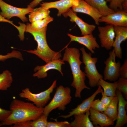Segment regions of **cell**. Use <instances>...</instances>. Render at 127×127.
<instances>
[{
  "label": "cell",
  "instance_id": "cell-19",
  "mask_svg": "<svg viewBox=\"0 0 127 127\" xmlns=\"http://www.w3.org/2000/svg\"><path fill=\"white\" fill-rule=\"evenodd\" d=\"M89 117L94 126H99L101 127H106L113 125L114 122L103 113L96 110L90 107L89 109Z\"/></svg>",
  "mask_w": 127,
  "mask_h": 127
},
{
  "label": "cell",
  "instance_id": "cell-10",
  "mask_svg": "<svg viewBox=\"0 0 127 127\" xmlns=\"http://www.w3.org/2000/svg\"><path fill=\"white\" fill-rule=\"evenodd\" d=\"M64 64V61L60 59L46 63L44 65L37 66L34 69V71L36 72L33 76L39 79L45 78L47 76V71L51 69L58 71L63 76L62 66Z\"/></svg>",
  "mask_w": 127,
  "mask_h": 127
},
{
  "label": "cell",
  "instance_id": "cell-15",
  "mask_svg": "<svg viewBox=\"0 0 127 127\" xmlns=\"http://www.w3.org/2000/svg\"><path fill=\"white\" fill-rule=\"evenodd\" d=\"M63 15L65 17H69L71 22H75L77 24L83 36L92 33L95 28L96 26L95 25L89 24L83 21L77 16L76 13L73 12L72 9H70Z\"/></svg>",
  "mask_w": 127,
  "mask_h": 127
},
{
  "label": "cell",
  "instance_id": "cell-27",
  "mask_svg": "<svg viewBox=\"0 0 127 127\" xmlns=\"http://www.w3.org/2000/svg\"><path fill=\"white\" fill-rule=\"evenodd\" d=\"M48 117L43 113L36 120L31 121V127H47Z\"/></svg>",
  "mask_w": 127,
  "mask_h": 127
},
{
  "label": "cell",
  "instance_id": "cell-34",
  "mask_svg": "<svg viewBox=\"0 0 127 127\" xmlns=\"http://www.w3.org/2000/svg\"><path fill=\"white\" fill-rule=\"evenodd\" d=\"M102 93V97L101 101L106 107L110 104L114 97L107 96L103 92Z\"/></svg>",
  "mask_w": 127,
  "mask_h": 127
},
{
  "label": "cell",
  "instance_id": "cell-29",
  "mask_svg": "<svg viewBox=\"0 0 127 127\" xmlns=\"http://www.w3.org/2000/svg\"><path fill=\"white\" fill-rule=\"evenodd\" d=\"M116 81L117 84V89L122 93L127 99V79L120 77Z\"/></svg>",
  "mask_w": 127,
  "mask_h": 127
},
{
  "label": "cell",
  "instance_id": "cell-1",
  "mask_svg": "<svg viewBox=\"0 0 127 127\" xmlns=\"http://www.w3.org/2000/svg\"><path fill=\"white\" fill-rule=\"evenodd\" d=\"M11 113L4 120L0 123V127L11 126L19 122L35 120L43 113L44 108L38 107L33 103L13 99L10 106Z\"/></svg>",
  "mask_w": 127,
  "mask_h": 127
},
{
  "label": "cell",
  "instance_id": "cell-38",
  "mask_svg": "<svg viewBox=\"0 0 127 127\" xmlns=\"http://www.w3.org/2000/svg\"><path fill=\"white\" fill-rule=\"evenodd\" d=\"M44 0H33L28 5L30 7L34 8L40 3V2Z\"/></svg>",
  "mask_w": 127,
  "mask_h": 127
},
{
  "label": "cell",
  "instance_id": "cell-6",
  "mask_svg": "<svg viewBox=\"0 0 127 127\" xmlns=\"http://www.w3.org/2000/svg\"><path fill=\"white\" fill-rule=\"evenodd\" d=\"M57 81L55 80L47 89L37 94L31 91L30 89L26 88L22 90L19 94V97L31 101L37 107L44 108L51 99L50 95L56 86Z\"/></svg>",
  "mask_w": 127,
  "mask_h": 127
},
{
  "label": "cell",
  "instance_id": "cell-9",
  "mask_svg": "<svg viewBox=\"0 0 127 127\" xmlns=\"http://www.w3.org/2000/svg\"><path fill=\"white\" fill-rule=\"evenodd\" d=\"M98 35L101 46L107 50L112 47L115 36L114 26L107 24L104 26H99Z\"/></svg>",
  "mask_w": 127,
  "mask_h": 127
},
{
  "label": "cell",
  "instance_id": "cell-18",
  "mask_svg": "<svg viewBox=\"0 0 127 127\" xmlns=\"http://www.w3.org/2000/svg\"><path fill=\"white\" fill-rule=\"evenodd\" d=\"M116 93L118 99V112L115 127H122L127 123V115L125 110L127 101L125 99L122 93L119 90L117 89Z\"/></svg>",
  "mask_w": 127,
  "mask_h": 127
},
{
  "label": "cell",
  "instance_id": "cell-25",
  "mask_svg": "<svg viewBox=\"0 0 127 127\" xmlns=\"http://www.w3.org/2000/svg\"><path fill=\"white\" fill-rule=\"evenodd\" d=\"M13 81L11 72L6 70L0 74V90H7L10 87Z\"/></svg>",
  "mask_w": 127,
  "mask_h": 127
},
{
  "label": "cell",
  "instance_id": "cell-7",
  "mask_svg": "<svg viewBox=\"0 0 127 127\" xmlns=\"http://www.w3.org/2000/svg\"><path fill=\"white\" fill-rule=\"evenodd\" d=\"M0 8L1 10L0 14L5 19L9 20L12 17H17L23 22L28 21L26 15L32 12L34 9L28 5L26 8L16 7L6 3L2 0H0Z\"/></svg>",
  "mask_w": 127,
  "mask_h": 127
},
{
  "label": "cell",
  "instance_id": "cell-13",
  "mask_svg": "<svg viewBox=\"0 0 127 127\" xmlns=\"http://www.w3.org/2000/svg\"><path fill=\"white\" fill-rule=\"evenodd\" d=\"M97 90L90 96L84 100L80 104L75 108L71 110L69 114L66 115H62L60 117L66 119L74 115L84 113L89 111L91 104L96 95L103 91L100 85H99Z\"/></svg>",
  "mask_w": 127,
  "mask_h": 127
},
{
  "label": "cell",
  "instance_id": "cell-40",
  "mask_svg": "<svg viewBox=\"0 0 127 127\" xmlns=\"http://www.w3.org/2000/svg\"><path fill=\"white\" fill-rule=\"evenodd\" d=\"M107 2H110L112 0H105Z\"/></svg>",
  "mask_w": 127,
  "mask_h": 127
},
{
  "label": "cell",
  "instance_id": "cell-11",
  "mask_svg": "<svg viewBox=\"0 0 127 127\" xmlns=\"http://www.w3.org/2000/svg\"><path fill=\"white\" fill-rule=\"evenodd\" d=\"M79 0H59L54 2H42L40 7L46 9L55 8L58 10L57 16H60L67 12L71 7L76 5Z\"/></svg>",
  "mask_w": 127,
  "mask_h": 127
},
{
  "label": "cell",
  "instance_id": "cell-2",
  "mask_svg": "<svg viewBox=\"0 0 127 127\" xmlns=\"http://www.w3.org/2000/svg\"><path fill=\"white\" fill-rule=\"evenodd\" d=\"M80 53L79 49L75 48H67L62 59L67 62L70 66L73 77L71 86L75 89V96L81 98V93L84 89H90L86 85L85 75L80 68L83 63L80 60Z\"/></svg>",
  "mask_w": 127,
  "mask_h": 127
},
{
  "label": "cell",
  "instance_id": "cell-14",
  "mask_svg": "<svg viewBox=\"0 0 127 127\" xmlns=\"http://www.w3.org/2000/svg\"><path fill=\"white\" fill-rule=\"evenodd\" d=\"M72 8V10L75 12L81 13L89 15L93 19L96 25H99V20L102 16L101 14L98 10L84 0H79L78 4Z\"/></svg>",
  "mask_w": 127,
  "mask_h": 127
},
{
  "label": "cell",
  "instance_id": "cell-36",
  "mask_svg": "<svg viewBox=\"0 0 127 127\" xmlns=\"http://www.w3.org/2000/svg\"><path fill=\"white\" fill-rule=\"evenodd\" d=\"M31 121L22 122L13 124V127H31Z\"/></svg>",
  "mask_w": 127,
  "mask_h": 127
},
{
  "label": "cell",
  "instance_id": "cell-3",
  "mask_svg": "<svg viewBox=\"0 0 127 127\" xmlns=\"http://www.w3.org/2000/svg\"><path fill=\"white\" fill-rule=\"evenodd\" d=\"M47 27L40 30L31 29L26 25L25 31L31 34L36 42L37 46L33 50H23L28 53L35 54L46 63L60 59L62 56L60 52L52 50L48 45L47 40L46 32Z\"/></svg>",
  "mask_w": 127,
  "mask_h": 127
},
{
  "label": "cell",
  "instance_id": "cell-24",
  "mask_svg": "<svg viewBox=\"0 0 127 127\" xmlns=\"http://www.w3.org/2000/svg\"><path fill=\"white\" fill-rule=\"evenodd\" d=\"M99 85H100L103 89V91L106 95L114 97L116 96V91L117 90L116 81L111 83L104 80L103 78L101 79L99 81Z\"/></svg>",
  "mask_w": 127,
  "mask_h": 127
},
{
  "label": "cell",
  "instance_id": "cell-12",
  "mask_svg": "<svg viewBox=\"0 0 127 127\" xmlns=\"http://www.w3.org/2000/svg\"><path fill=\"white\" fill-rule=\"evenodd\" d=\"M99 22H105L113 26L127 27V12L121 10L102 16Z\"/></svg>",
  "mask_w": 127,
  "mask_h": 127
},
{
  "label": "cell",
  "instance_id": "cell-30",
  "mask_svg": "<svg viewBox=\"0 0 127 127\" xmlns=\"http://www.w3.org/2000/svg\"><path fill=\"white\" fill-rule=\"evenodd\" d=\"M91 107L93 109L102 113L106 110V107L99 99L94 100L92 102Z\"/></svg>",
  "mask_w": 127,
  "mask_h": 127
},
{
  "label": "cell",
  "instance_id": "cell-33",
  "mask_svg": "<svg viewBox=\"0 0 127 127\" xmlns=\"http://www.w3.org/2000/svg\"><path fill=\"white\" fill-rule=\"evenodd\" d=\"M119 77L127 79V59L124 61L123 63L121 65L119 70Z\"/></svg>",
  "mask_w": 127,
  "mask_h": 127
},
{
  "label": "cell",
  "instance_id": "cell-5",
  "mask_svg": "<svg viewBox=\"0 0 127 127\" xmlns=\"http://www.w3.org/2000/svg\"><path fill=\"white\" fill-rule=\"evenodd\" d=\"M82 54V62L85 65L84 73L88 79L89 85L91 87L99 86V81L103 78L102 75L98 71L96 66L98 59L92 57L91 53H87L83 47L80 49Z\"/></svg>",
  "mask_w": 127,
  "mask_h": 127
},
{
  "label": "cell",
  "instance_id": "cell-26",
  "mask_svg": "<svg viewBox=\"0 0 127 127\" xmlns=\"http://www.w3.org/2000/svg\"><path fill=\"white\" fill-rule=\"evenodd\" d=\"M53 18L50 16L43 19L37 20L29 23H27L26 26L31 29L40 30L47 27L48 24L53 21Z\"/></svg>",
  "mask_w": 127,
  "mask_h": 127
},
{
  "label": "cell",
  "instance_id": "cell-39",
  "mask_svg": "<svg viewBox=\"0 0 127 127\" xmlns=\"http://www.w3.org/2000/svg\"><path fill=\"white\" fill-rule=\"evenodd\" d=\"M122 6L123 11L127 12V0H125L122 4Z\"/></svg>",
  "mask_w": 127,
  "mask_h": 127
},
{
  "label": "cell",
  "instance_id": "cell-8",
  "mask_svg": "<svg viewBox=\"0 0 127 127\" xmlns=\"http://www.w3.org/2000/svg\"><path fill=\"white\" fill-rule=\"evenodd\" d=\"M109 56L104 62L105 67L103 71L104 79L110 81H116L119 77L120 62L115 61L116 57L114 48L109 53Z\"/></svg>",
  "mask_w": 127,
  "mask_h": 127
},
{
  "label": "cell",
  "instance_id": "cell-16",
  "mask_svg": "<svg viewBox=\"0 0 127 127\" xmlns=\"http://www.w3.org/2000/svg\"><path fill=\"white\" fill-rule=\"evenodd\" d=\"M67 35L70 38V42L76 41L84 45L92 54L94 53L95 50L100 47L96 38L92 33L81 36H74L69 33Z\"/></svg>",
  "mask_w": 127,
  "mask_h": 127
},
{
  "label": "cell",
  "instance_id": "cell-31",
  "mask_svg": "<svg viewBox=\"0 0 127 127\" xmlns=\"http://www.w3.org/2000/svg\"><path fill=\"white\" fill-rule=\"evenodd\" d=\"M47 127H71L70 123L67 121L48 122Z\"/></svg>",
  "mask_w": 127,
  "mask_h": 127
},
{
  "label": "cell",
  "instance_id": "cell-37",
  "mask_svg": "<svg viewBox=\"0 0 127 127\" xmlns=\"http://www.w3.org/2000/svg\"><path fill=\"white\" fill-rule=\"evenodd\" d=\"M0 22H6L9 23L15 26L18 29V31H20L21 29V28L20 26H18L16 25L13 24L12 21L5 19L0 14Z\"/></svg>",
  "mask_w": 127,
  "mask_h": 127
},
{
  "label": "cell",
  "instance_id": "cell-23",
  "mask_svg": "<svg viewBox=\"0 0 127 127\" xmlns=\"http://www.w3.org/2000/svg\"><path fill=\"white\" fill-rule=\"evenodd\" d=\"M118 104V99L116 96L114 97L110 104L102 112L114 122L116 120L117 117Z\"/></svg>",
  "mask_w": 127,
  "mask_h": 127
},
{
  "label": "cell",
  "instance_id": "cell-35",
  "mask_svg": "<svg viewBox=\"0 0 127 127\" xmlns=\"http://www.w3.org/2000/svg\"><path fill=\"white\" fill-rule=\"evenodd\" d=\"M11 111L3 109L0 107V121H3L7 118L10 115Z\"/></svg>",
  "mask_w": 127,
  "mask_h": 127
},
{
  "label": "cell",
  "instance_id": "cell-22",
  "mask_svg": "<svg viewBox=\"0 0 127 127\" xmlns=\"http://www.w3.org/2000/svg\"><path fill=\"white\" fill-rule=\"evenodd\" d=\"M49 9L43 8L41 7L34 9L29 13V20L30 23L45 18L50 16Z\"/></svg>",
  "mask_w": 127,
  "mask_h": 127
},
{
  "label": "cell",
  "instance_id": "cell-20",
  "mask_svg": "<svg viewBox=\"0 0 127 127\" xmlns=\"http://www.w3.org/2000/svg\"><path fill=\"white\" fill-rule=\"evenodd\" d=\"M89 115V110L84 113L74 115V119L70 123L71 127H94Z\"/></svg>",
  "mask_w": 127,
  "mask_h": 127
},
{
  "label": "cell",
  "instance_id": "cell-32",
  "mask_svg": "<svg viewBox=\"0 0 127 127\" xmlns=\"http://www.w3.org/2000/svg\"><path fill=\"white\" fill-rule=\"evenodd\" d=\"M124 0H112L110 2L109 7L115 11L118 9H119L120 10H122V4Z\"/></svg>",
  "mask_w": 127,
  "mask_h": 127
},
{
  "label": "cell",
  "instance_id": "cell-28",
  "mask_svg": "<svg viewBox=\"0 0 127 127\" xmlns=\"http://www.w3.org/2000/svg\"><path fill=\"white\" fill-rule=\"evenodd\" d=\"M15 58L23 61L24 59L22 53L19 51L13 50L10 53H8L5 55L0 54V61L4 62L6 60Z\"/></svg>",
  "mask_w": 127,
  "mask_h": 127
},
{
  "label": "cell",
  "instance_id": "cell-4",
  "mask_svg": "<svg viewBox=\"0 0 127 127\" xmlns=\"http://www.w3.org/2000/svg\"><path fill=\"white\" fill-rule=\"evenodd\" d=\"M71 89L69 87L61 85L57 87L52 99L44 108L43 114L48 116L50 112L57 108L64 111L66 106L71 101Z\"/></svg>",
  "mask_w": 127,
  "mask_h": 127
},
{
  "label": "cell",
  "instance_id": "cell-17",
  "mask_svg": "<svg viewBox=\"0 0 127 127\" xmlns=\"http://www.w3.org/2000/svg\"><path fill=\"white\" fill-rule=\"evenodd\" d=\"M114 28L115 36L112 47L115 50L116 56L121 59L122 52L121 45L127 39V27L114 26Z\"/></svg>",
  "mask_w": 127,
  "mask_h": 127
},
{
  "label": "cell",
  "instance_id": "cell-21",
  "mask_svg": "<svg viewBox=\"0 0 127 127\" xmlns=\"http://www.w3.org/2000/svg\"><path fill=\"white\" fill-rule=\"evenodd\" d=\"M89 5L98 10L102 16H106L115 11L107 5L105 0H84Z\"/></svg>",
  "mask_w": 127,
  "mask_h": 127
}]
</instances>
